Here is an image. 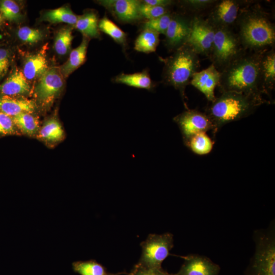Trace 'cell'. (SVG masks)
Returning <instances> with one entry per match:
<instances>
[{
    "mask_svg": "<svg viewBox=\"0 0 275 275\" xmlns=\"http://www.w3.org/2000/svg\"><path fill=\"white\" fill-rule=\"evenodd\" d=\"M209 59L221 72L246 50L231 29L216 28Z\"/></svg>",
    "mask_w": 275,
    "mask_h": 275,
    "instance_id": "obj_6",
    "label": "cell"
},
{
    "mask_svg": "<svg viewBox=\"0 0 275 275\" xmlns=\"http://www.w3.org/2000/svg\"><path fill=\"white\" fill-rule=\"evenodd\" d=\"M115 81L136 88L148 90L153 88V84L146 71L132 74L121 73L115 78Z\"/></svg>",
    "mask_w": 275,
    "mask_h": 275,
    "instance_id": "obj_22",
    "label": "cell"
},
{
    "mask_svg": "<svg viewBox=\"0 0 275 275\" xmlns=\"http://www.w3.org/2000/svg\"><path fill=\"white\" fill-rule=\"evenodd\" d=\"M139 11L141 16L148 20L158 17L170 12L168 7L154 6L143 3L140 6Z\"/></svg>",
    "mask_w": 275,
    "mask_h": 275,
    "instance_id": "obj_34",
    "label": "cell"
},
{
    "mask_svg": "<svg viewBox=\"0 0 275 275\" xmlns=\"http://www.w3.org/2000/svg\"><path fill=\"white\" fill-rule=\"evenodd\" d=\"M142 3L154 6L168 7L174 3V1L171 0H145Z\"/></svg>",
    "mask_w": 275,
    "mask_h": 275,
    "instance_id": "obj_39",
    "label": "cell"
},
{
    "mask_svg": "<svg viewBox=\"0 0 275 275\" xmlns=\"http://www.w3.org/2000/svg\"><path fill=\"white\" fill-rule=\"evenodd\" d=\"M78 16L68 7H62L46 11L42 19L50 23H66L75 25Z\"/></svg>",
    "mask_w": 275,
    "mask_h": 275,
    "instance_id": "obj_26",
    "label": "cell"
},
{
    "mask_svg": "<svg viewBox=\"0 0 275 275\" xmlns=\"http://www.w3.org/2000/svg\"><path fill=\"white\" fill-rule=\"evenodd\" d=\"M260 75L264 93L270 97L275 87L274 46L263 52L260 61Z\"/></svg>",
    "mask_w": 275,
    "mask_h": 275,
    "instance_id": "obj_16",
    "label": "cell"
},
{
    "mask_svg": "<svg viewBox=\"0 0 275 275\" xmlns=\"http://www.w3.org/2000/svg\"><path fill=\"white\" fill-rule=\"evenodd\" d=\"M199 56L189 44L185 43L175 50L164 62L163 80L167 85L179 91L186 109L188 108L185 102V90L193 75L198 71L200 66Z\"/></svg>",
    "mask_w": 275,
    "mask_h": 275,
    "instance_id": "obj_4",
    "label": "cell"
},
{
    "mask_svg": "<svg viewBox=\"0 0 275 275\" xmlns=\"http://www.w3.org/2000/svg\"><path fill=\"white\" fill-rule=\"evenodd\" d=\"M159 34L154 31L145 29L135 40L134 49L144 53L154 52L159 44Z\"/></svg>",
    "mask_w": 275,
    "mask_h": 275,
    "instance_id": "obj_25",
    "label": "cell"
},
{
    "mask_svg": "<svg viewBox=\"0 0 275 275\" xmlns=\"http://www.w3.org/2000/svg\"><path fill=\"white\" fill-rule=\"evenodd\" d=\"M39 137L50 142H57L61 140L64 131L60 123L55 119L47 121L39 130Z\"/></svg>",
    "mask_w": 275,
    "mask_h": 275,
    "instance_id": "obj_28",
    "label": "cell"
},
{
    "mask_svg": "<svg viewBox=\"0 0 275 275\" xmlns=\"http://www.w3.org/2000/svg\"><path fill=\"white\" fill-rule=\"evenodd\" d=\"M128 275H177L176 273H170L164 270L162 268H151L143 266L136 264Z\"/></svg>",
    "mask_w": 275,
    "mask_h": 275,
    "instance_id": "obj_37",
    "label": "cell"
},
{
    "mask_svg": "<svg viewBox=\"0 0 275 275\" xmlns=\"http://www.w3.org/2000/svg\"><path fill=\"white\" fill-rule=\"evenodd\" d=\"M75 25L76 29L88 38H98L100 36L98 18L93 12H88L78 16Z\"/></svg>",
    "mask_w": 275,
    "mask_h": 275,
    "instance_id": "obj_23",
    "label": "cell"
},
{
    "mask_svg": "<svg viewBox=\"0 0 275 275\" xmlns=\"http://www.w3.org/2000/svg\"><path fill=\"white\" fill-rule=\"evenodd\" d=\"M3 16L1 15V14H0V25L3 22Z\"/></svg>",
    "mask_w": 275,
    "mask_h": 275,
    "instance_id": "obj_40",
    "label": "cell"
},
{
    "mask_svg": "<svg viewBox=\"0 0 275 275\" xmlns=\"http://www.w3.org/2000/svg\"><path fill=\"white\" fill-rule=\"evenodd\" d=\"M274 228L255 232V251L244 275H275Z\"/></svg>",
    "mask_w": 275,
    "mask_h": 275,
    "instance_id": "obj_5",
    "label": "cell"
},
{
    "mask_svg": "<svg viewBox=\"0 0 275 275\" xmlns=\"http://www.w3.org/2000/svg\"><path fill=\"white\" fill-rule=\"evenodd\" d=\"M267 102L263 98L235 92H223L206 109L205 113L214 126V136L222 126L238 121L253 113L261 104Z\"/></svg>",
    "mask_w": 275,
    "mask_h": 275,
    "instance_id": "obj_3",
    "label": "cell"
},
{
    "mask_svg": "<svg viewBox=\"0 0 275 275\" xmlns=\"http://www.w3.org/2000/svg\"><path fill=\"white\" fill-rule=\"evenodd\" d=\"M173 14L169 12L158 17L148 20L144 25V29L154 31L158 34L165 35Z\"/></svg>",
    "mask_w": 275,
    "mask_h": 275,
    "instance_id": "obj_32",
    "label": "cell"
},
{
    "mask_svg": "<svg viewBox=\"0 0 275 275\" xmlns=\"http://www.w3.org/2000/svg\"><path fill=\"white\" fill-rule=\"evenodd\" d=\"M173 120L179 126L183 141L198 133L209 130L213 131L214 129L208 115L197 109H186L175 116Z\"/></svg>",
    "mask_w": 275,
    "mask_h": 275,
    "instance_id": "obj_10",
    "label": "cell"
},
{
    "mask_svg": "<svg viewBox=\"0 0 275 275\" xmlns=\"http://www.w3.org/2000/svg\"><path fill=\"white\" fill-rule=\"evenodd\" d=\"M253 3L245 7L238 17L237 35L245 50L264 51L274 46L275 26L269 14Z\"/></svg>",
    "mask_w": 275,
    "mask_h": 275,
    "instance_id": "obj_2",
    "label": "cell"
},
{
    "mask_svg": "<svg viewBox=\"0 0 275 275\" xmlns=\"http://www.w3.org/2000/svg\"><path fill=\"white\" fill-rule=\"evenodd\" d=\"M216 2L215 0H186L182 1L181 3L185 8L197 14L211 8Z\"/></svg>",
    "mask_w": 275,
    "mask_h": 275,
    "instance_id": "obj_35",
    "label": "cell"
},
{
    "mask_svg": "<svg viewBox=\"0 0 275 275\" xmlns=\"http://www.w3.org/2000/svg\"><path fill=\"white\" fill-rule=\"evenodd\" d=\"M253 3L248 1H216L206 19L215 28H230L236 23L242 10Z\"/></svg>",
    "mask_w": 275,
    "mask_h": 275,
    "instance_id": "obj_8",
    "label": "cell"
},
{
    "mask_svg": "<svg viewBox=\"0 0 275 275\" xmlns=\"http://www.w3.org/2000/svg\"><path fill=\"white\" fill-rule=\"evenodd\" d=\"M184 262L177 275H219L220 267L209 258L198 254L181 256Z\"/></svg>",
    "mask_w": 275,
    "mask_h": 275,
    "instance_id": "obj_13",
    "label": "cell"
},
{
    "mask_svg": "<svg viewBox=\"0 0 275 275\" xmlns=\"http://www.w3.org/2000/svg\"><path fill=\"white\" fill-rule=\"evenodd\" d=\"M73 36L70 28H64L57 33L54 43L56 52L61 56L66 54L69 50Z\"/></svg>",
    "mask_w": 275,
    "mask_h": 275,
    "instance_id": "obj_30",
    "label": "cell"
},
{
    "mask_svg": "<svg viewBox=\"0 0 275 275\" xmlns=\"http://www.w3.org/2000/svg\"><path fill=\"white\" fill-rule=\"evenodd\" d=\"M9 65L10 59L8 50L0 48V80L7 73Z\"/></svg>",
    "mask_w": 275,
    "mask_h": 275,
    "instance_id": "obj_38",
    "label": "cell"
},
{
    "mask_svg": "<svg viewBox=\"0 0 275 275\" xmlns=\"http://www.w3.org/2000/svg\"><path fill=\"white\" fill-rule=\"evenodd\" d=\"M220 77L221 72L211 64L207 68L196 72L190 84L202 93L209 101L213 102L216 98L214 89L219 84Z\"/></svg>",
    "mask_w": 275,
    "mask_h": 275,
    "instance_id": "obj_14",
    "label": "cell"
},
{
    "mask_svg": "<svg viewBox=\"0 0 275 275\" xmlns=\"http://www.w3.org/2000/svg\"><path fill=\"white\" fill-rule=\"evenodd\" d=\"M88 38L84 37L80 45L72 50L66 62L60 68V72L64 77H68L79 67L85 62L88 45Z\"/></svg>",
    "mask_w": 275,
    "mask_h": 275,
    "instance_id": "obj_20",
    "label": "cell"
},
{
    "mask_svg": "<svg viewBox=\"0 0 275 275\" xmlns=\"http://www.w3.org/2000/svg\"><path fill=\"white\" fill-rule=\"evenodd\" d=\"M191 18L173 14L165 34V44L170 50H176L187 43L191 26Z\"/></svg>",
    "mask_w": 275,
    "mask_h": 275,
    "instance_id": "obj_11",
    "label": "cell"
},
{
    "mask_svg": "<svg viewBox=\"0 0 275 275\" xmlns=\"http://www.w3.org/2000/svg\"><path fill=\"white\" fill-rule=\"evenodd\" d=\"M47 69L46 55L41 50L27 58L22 73L26 79L32 80L40 77Z\"/></svg>",
    "mask_w": 275,
    "mask_h": 275,
    "instance_id": "obj_19",
    "label": "cell"
},
{
    "mask_svg": "<svg viewBox=\"0 0 275 275\" xmlns=\"http://www.w3.org/2000/svg\"><path fill=\"white\" fill-rule=\"evenodd\" d=\"M215 29L206 19L199 15L192 17L191 31L186 43L199 55L209 57L214 40Z\"/></svg>",
    "mask_w": 275,
    "mask_h": 275,
    "instance_id": "obj_9",
    "label": "cell"
},
{
    "mask_svg": "<svg viewBox=\"0 0 275 275\" xmlns=\"http://www.w3.org/2000/svg\"><path fill=\"white\" fill-rule=\"evenodd\" d=\"M141 246L142 254L138 263L145 267L161 268L174 246L173 235L169 232L150 234Z\"/></svg>",
    "mask_w": 275,
    "mask_h": 275,
    "instance_id": "obj_7",
    "label": "cell"
},
{
    "mask_svg": "<svg viewBox=\"0 0 275 275\" xmlns=\"http://www.w3.org/2000/svg\"><path fill=\"white\" fill-rule=\"evenodd\" d=\"M72 270L80 275H120L125 272L109 273L106 268L96 260L77 261L72 263Z\"/></svg>",
    "mask_w": 275,
    "mask_h": 275,
    "instance_id": "obj_24",
    "label": "cell"
},
{
    "mask_svg": "<svg viewBox=\"0 0 275 275\" xmlns=\"http://www.w3.org/2000/svg\"><path fill=\"white\" fill-rule=\"evenodd\" d=\"M35 109V104L30 99L0 95V111L11 117L21 113H31Z\"/></svg>",
    "mask_w": 275,
    "mask_h": 275,
    "instance_id": "obj_17",
    "label": "cell"
},
{
    "mask_svg": "<svg viewBox=\"0 0 275 275\" xmlns=\"http://www.w3.org/2000/svg\"><path fill=\"white\" fill-rule=\"evenodd\" d=\"M12 119L16 128L28 135H34L39 130L38 120L30 113H21Z\"/></svg>",
    "mask_w": 275,
    "mask_h": 275,
    "instance_id": "obj_27",
    "label": "cell"
},
{
    "mask_svg": "<svg viewBox=\"0 0 275 275\" xmlns=\"http://www.w3.org/2000/svg\"><path fill=\"white\" fill-rule=\"evenodd\" d=\"M263 52L246 50L221 72L217 86L221 92H235L263 98L260 65Z\"/></svg>",
    "mask_w": 275,
    "mask_h": 275,
    "instance_id": "obj_1",
    "label": "cell"
},
{
    "mask_svg": "<svg viewBox=\"0 0 275 275\" xmlns=\"http://www.w3.org/2000/svg\"><path fill=\"white\" fill-rule=\"evenodd\" d=\"M0 11L3 17L9 21H17L22 17L19 7L13 1H1Z\"/></svg>",
    "mask_w": 275,
    "mask_h": 275,
    "instance_id": "obj_31",
    "label": "cell"
},
{
    "mask_svg": "<svg viewBox=\"0 0 275 275\" xmlns=\"http://www.w3.org/2000/svg\"><path fill=\"white\" fill-rule=\"evenodd\" d=\"M183 142L193 152L199 155L209 154L212 151L214 145V142L206 132L195 134L184 140Z\"/></svg>",
    "mask_w": 275,
    "mask_h": 275,
    "instance_id": "obj_21",
    "label": "cell"
},
{
    "mask_svg": "<svg viewBox=\"0 0 275 275\" xmlns=\"http://www.w3.org/2000/svg\"><path fill=\"white\" fill-rule=\"evenodd\" d=\"M99 3L123 22H133L142 17L139 11L141 3L139 1L104 0Z\"/></svg>",
    "mask_w": 275,
    "mask_h": 275,
    "instance_id": "obj_15",
    "label": "cell"
},
{
    "mask_svg": "<svg viewBox=\"0 0 275 275\" xmlns=\"http://www.w3.org/2000/svg\"><path fill=\"white\" fill-rule=\"evenodd\" d=\"M30 86L22 72L15 70L0 85V95L15 96L27 94Z\"/></svg>",
    "mask_w": 275,
    "mask_h": 275,
    "instance_id": "obj_18",
    "label": "cell"
},
{
    "mask_svg": "<svg viewBox=\"0 0 275 275\" xmlns=\"http://www.w3.org/2000/svg\"><path fill=\"white\" fill-rule=\"evenodd\" d=\"M17 34L20 40L29 44L37 43L43 37V34L39 30L28 26H23L19 29Z\"/></svg>",
    "mask_w": 275,
    "mask_h": 275,
    "instance_id": "obj_33",
    "label": "cell"
},
{
    "mask_svg": "<svg viewBox=\"0 0 275 275\" xmlns=\"http://www.w3.org/2000/svg\"><path fill=\"white\" fill-rule=\"evenodd\" d=\"M64 83L56 69H47L40 77L35 88L37 98L42 104L51 103L61 91Z\"/></svg>",
    "mask_w": 275,
    "mask_h": 275,
    "instance_id": "obj_12",
    "label": "cell"
},
{
    "mask_svg": "<svg viewBox=\"0 0 275 275\" xmlns=\"http://www.w3.org/2000/svg\"><path fill=\"white\" fill-rule=\"evenodd\" d=\"M17 132L12 117L0 111V136L15 134Z\"/></svg>",
    "mask_w": 275,
    "mask_h": 275,
    "instance_id": "obj_36",
    "label": "cell"
},
{
    "mask_svg": "<svg viewBox=\"0 0 275 275\" xmlns=\"http://www.w3.org/2000/svg\"><path fill=\"white\" fill-rule=\"evenodd\" d=\"M98 28L117 43L123 44L126 42V35L125 32L106 16L98 22Z\"/></svg>",
    "mask_w": 275,
    "mask_h": 275,
    "instance_id": "obj_29",
    "label": "cell"
}]
</instances>
